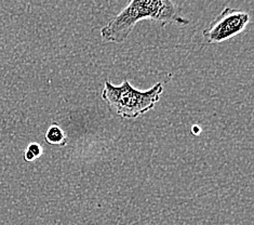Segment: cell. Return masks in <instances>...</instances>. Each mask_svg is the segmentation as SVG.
<instances>
[{
	"label": "cell",
	"instance_id": "6da1fadb",
	"mask_svg": "<svg viewBox=\"0 0 254 225\" xmlns=\"http://www.w3.org/2000/svg\"><path fill=\"white\" fill-rule=\"evenodd\" d=\"M143 20L158 22L161 26L190 24L173 0H130L127 7L101 29V38L107 44H123L136 24Z\"/></svg>",
	"mask_w": 254,
	"mask_h": 225
},
{
	"label": "cell",
	"instance_id": "7a4b0ae2",
	"mask_svg": "<svg viewBox=\"0 0 254 225\" xmlns=\"http://www.w3.org/2000/svg\"><path fill=\"white\" fill-rule=\"evenodd\" d=\"M162 93L161 82H157L149 90L141 91L133 87L128 79H125L119 86L106 80L102 91V99L118 116L124 119H135L153 109Z\"/></svg>",
	"mask_w": 254,
	"mask_h": 225
},
{
	"label": "cell",
	"instance_id": "3957f363",
	"mask_svg": "<svg viewBox=\"0 0 254 225\" xmlns=\"http://www.w3.org/2000/svg\"><path fill=\"white\" fill-rule=\"evenodd\" d=\"M249 23L250 14L248 12L227 7L203 29V39L208 44H223L243 33Z\"/></svg>",
	"mask_w": 254,
	"mask_h": 225
},
{
	"label": "cell",
	"instance_id": "277c9868",
	"mask_svg": "<svg viewBox=\"0 0 254 225\" xmlns=\"http://www.w3.org/2000/svg\"><path fill=\"white\" fill-rule=\"evenodd\" d=\"M45 140L48 144L53 147H65L67 145L68 138L65 131L58 124H52L45 133Z\"/></svg>",
	"mask_w": 254,
	"mask_h": 225
},
{
	"label": "cell",
	"instance_id": "5b68a950",
	"mask_svg": "<svg viewBox=\"0 0 254 225\" xmlns=\"http://www.w3.org/2000/svg\"><path fill=\"white\" fill-rule=\"evenodd\" d=\"M42 155V148L38 143H31L24 153V159L28 162L35 161Z\"/></svg>",
	"mask_w": 254,
	"mask_h": 225
},
{
	"label": "cell",
	"instance_id": "8992f818",
	"mask_svg": "<svg viewBox=\"0 0 254 225\" xmlns=\"http://www.w3.org/2000/svg\"><path fill=\"white\" fill-rule=\"evenodd\" d=\"M191 132L195 133V135H199V133H200V128L197 127V126H193L191 128Z\"/></svg>",
	"mask_w": 254,
	"mask_h": 225
}]
</instances>
